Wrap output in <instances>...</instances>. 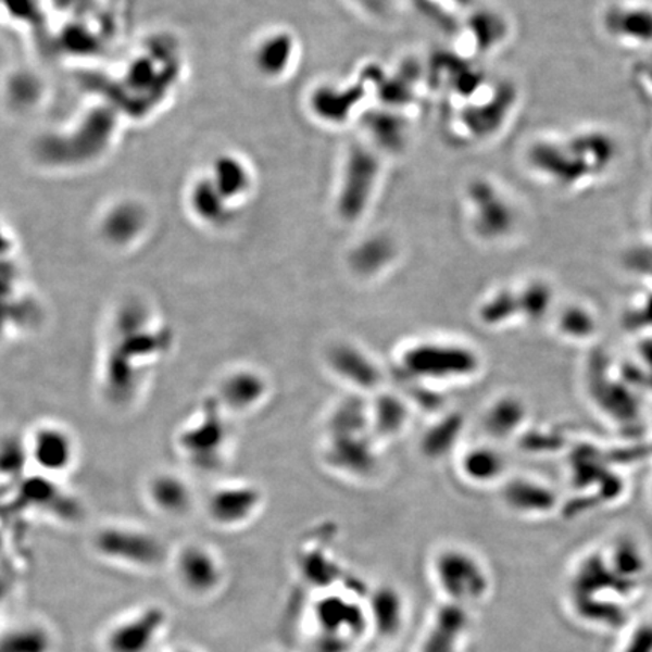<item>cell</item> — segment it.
I'll list each match as a JSON object with an SVG mask.
<instances>
[{
    "label": "cell",
    "mask_w": 652,
    "mask_h": 652,
    "mask_svg": "<svg viewBox=\"0 0 652 652\" xmlns=\"http://www.w3.org/2000/svg\"><path fill=\"white\" fill-rule=\"evenodd\" d=\"M403 378L422 387H449L482 374L484 355L468 341L422 337L408 341L396 356Z\"/></svg>",
    "instance_id": "6da1fadb"
},
{
    "label": "cell",
    "mask_w": 652,
    "mask_h": 652,
    "mask_svg": "<svg viewBox=\"0 0 652 652\" xmlns=\"http://www.w3.org/2000/svg\"><path fill=\"white\" fill-rule=\"evenodd\" d=\"M376 441L368 422V402L349 399L329 417L322 457L341 476L371 479L379 465Z\"/></svg>",
    "instance_id": "7a4b0ae2"
},
{
    "label": "cell",
    "mask_w": 652,
    "mask_h": 652,
    "mask_svg": "<svg viewBox=\"0 0 652 652\" xmlns=\"http://www.w3.org/2000/svg\"><path fill=\"white\" fill-rule=\"evenodd\" d=\"M230 415L213 399L198 408L177 434V450L196 469H216L227 460L231 446Z\"/></svg>",
    "instance_id": "3957f363"
},
{
    "label": "cell",
    "mask_w": 652,
    "mask_h": 652,
    "mask_svg": "<svg viewBox=\"0 0 652 652\" xmlns=\"http://www.w3.org/2000/svg\"><path fill=\"white\" fill-rule=\"evenodd\" d=\"M97 556L131 569H156L166 561L161 539L131 524H104L92 537Z\"/></svg>",
    "instance_id": "277c9868"
},
{
    "label": "cell",
    "mask_w": 652,
    "mask_h": 652,
    "mask_svg": "<svg viewBox=\"0 0 652 652\" xmlns=\"http://www.w3.org/2000/svg\"><path fill=\"white\" fill-rule=\"evenodd\" d=\"M324 363L329 374L355 394L374 396L384 390L386 371L366 348L351 339H337L326 347Z\"/></svg>",
    "instance_id": "5b68a950"
},
{
    "label": "cell",
    "mask_w": 652,
    "mask_h": 652,
    "mask_svg": "<svg viewBox=\"0 0 652 652\" xmlns=\"http://www.w3.org/2000/svg\"><path fill=\"white\" fill-rule=\"evenodd\" d=\"M265 504V496L258 485L230 480L216 485L204 500L209 522L221 529H239L251 523Z\"/></svg>",
    "instance_id": "8992f818"
},
{
    "label": "cell",
    "mask_w": 652,
    "mask_h": 652,
    "mask_svg": "<svg viewBox=\"0 0 652 652\" xmlns=\"http://www.w3.org/2000/svg\"><path fill=\"white\" fill-rule=\"evenodd\" d=\"M26 457L41 475L62 476L75 467L77 441L67 426L58 422L35 425L25 440Z\"/></svg>",
    "instance_id": "52a82bcc"
},
{
    "label": "cell",
    "mask_w": 652,
    "mask_h": 652,
    "mask_svg": "<svg viewBox=\"0 0 652 652\" xmlns=\"http://www.w3.org/2000/svg\"><path fill=\"white\" fill-rule=\"evenodd\" d=\"M177 584L189 595L205 598L220 591L225 570L220 554L204 542H186L173 554Z\"/></svg>",
    "instance_id": "ba28073f"
},
{
    "label": "cell",
    "mask_w": 652,
    "mask_h": 652,
    "mask_svg": "<svg viewBox=\"0 0 652 652\" xmlns=\"http://www.w3.org/2000/svg\"><path fill=\"white\" fill-rule=\"evenodd\" d=\"M271 394V383L258 367L236 366L228 368L217 380L213 401L225 414H252L265 405Z\"/></svg>",
    "instance_id": "9c48e42d"
},
{
    "label": "cell",
    "mask_w": 652,
    "mask_h": 652,
    "mask_svg": "<svg viewBox=\"0 0 652 652\" xmlns=\"http://www.w3.org/2000/svg\"><path fill=\"white\" fill-rule=\"evenodd\" d=\"M142 497L149 510L166 519H184L197 506L193 484L176 469H158L142 485Z\"/></svg>",
    "instance_id": "30bf717a"
},
{
    "label": "cell",
    "mask_w": 652,
    "mask_h": 652,
    "mask_svg": "<svg viewBox=\"0 0 652 652\" xmlns=\"http://www.w3.org/2000/svg\"><path fill=\"white\" fill-rule=\"evenodd\" d=\"M168 625V616L158 605H149L112 625L104 635L106 652H151Z\"/></svg>",
    "instance_id": "8fae6325"
},
{
    "label": "cell",
    "mask_w": 652,
    "mask_h": 652,
    "mask_svg": "<svg viewBox=\"0 0 652 652\" xmlns=\"http://www.w3.org/2000/svg\"><path fill=\"white\" fill-rule=\"evenodd\" d=\"M457 473L473 487H496L507 479L506 456L500 444L477 442L457 453Z\"/></svg>",
    "instance_id": "7c38bea8"
},
{
    "label": "cell",
    "mask_w": 652,
    "mask_h": 652,
    "mask_svg": "<svg viewBox=\"0 0 652 652\" xmlns=\"http://www.w3.org/2000/svg\"><path fill=\"white\" fill-rule=\"evenodd\" d=\"M529 418V408L518 394L503 393L488 403L480 418L488 441L500 442L519 437Z\"/></svg>",
    "instance_id": "4fadbf2b"
},
{
    "label": "cell",
    "mask_w": 652,
    "mask_h": 652,
    "mask_svg": "<svg viewBox=\"0 0 652 652\" xmlns=\"http://www.w3.org/2000/svg\"><path fill=\"white\" fill-rule=\"evenodd\" d=\"M413 406L406 398L380 390L368 402V422L376 440H394L405 432L411 422Z\"/></svg>",
    "instance_id": "5bb4252c"
},
{
    "label": "cell",
    "mask_w": 652,
    "mask_h": 652,
    "mask_svg": "<svg viewBox=\"0 0 652 652\" xmlns=\"http://www.w3.org/2000/svg\"><path fill=\"white\" fill-rule=\"evenodd\" d=\"M500 499L518 515H537L553 506L554 497L546 485L529 477H507L500 485Z\"/></svg>",
    "instance_id": "9a60e30c"
},
{
    "label": "cell",
    "mask_w": 652,
    "mask_h": 652,
    "mask_svg": "<svg viewBox=\"0 0 652 652\" xmlns=\"http://www.w3.org/2000/svg\"><path fill=\"white\" fill-rule=\"evenodd\" d=\"M464 421L461 415L448 414L438 418L422 435L418 448L426 460L441 461L449 453H455L460 448Z\"/></svg>",
    "instance_id": "2e32d148"
},
{
    "label": "cell",
    "mask_w": 652,
    "mask_h": 652,
    "mask_svg": "<svg viewBox=\"0 0 652 652\" xmlns=\"http://www.w3.org/2000/svg\"><path fill=\"white\" fill-rule=\"evenodd\" d=\"M54 638L45 624L23 620L0 631V652H53Z\"/></svg>",
    "instance_id": "e0dca14e"
},
{
    "label": "cell",
    "mask_w": 652,
    "mask_h": 652,
    "mask_svg": "<svg viewBox=\"0 0 652 652\" xmlns=\"http://www.w3.org/2000/svg\"><path fill=\"white\" fill-rule=\"evenodd\" d=\"M519 316L518 294L514 289H497L477 306V319L485 328H502Z\"/></svg>",
    "instance_id": "ac0fdd59"
},
{
    "label": "cell",
    "mask_w": 652,
    "mask_h": 652,
    "mask_svg": "<svg viewBox=\"0 0 652 652\" xmlns=\"http://www.w3.org/2000/svg\"><path fill=\"white\" fill-rule=\"evenodd\" d=\"M11 592H13V580L5 574L0 573V611L5 605Z\"/></svg>",
    "instance_id": "d6986e66"
}]
</instances>
